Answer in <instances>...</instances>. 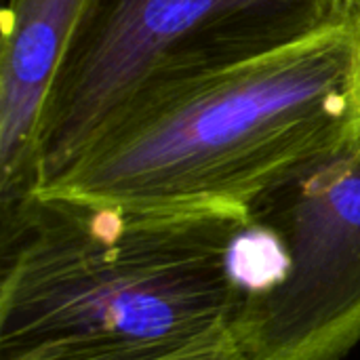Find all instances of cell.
Returning <instances> with one entry per match:
<instances>
[{
  "label": "cell",
  "instance_id": "obj_6",
  "mask_svg": "<svg viewBox=\"0 0 360 360\" xmlns=\"http://www.w3.org/2000/svg\"><path fill=\"white\" fill-rule=\"evenodd\" d=\"M154 360H247L245 354L238 350V346L234 344L232 338L219 340V342H211V344H202V346H194L169 356Z\"/></svg>",
  "mask_w": 360,
  "mask_h": 360
},
{
  "label": "cell",
  "instance_id": "obj_3",
  "mask_svg": "<svg viewBox=\"0 0 360 360\" xmlns=\"http://www.w3.org/2000/svg\"><path fill=\"white\" fill-rule=\"evenodd\" d=\"M352 21L360 0H86L42 112L40 186L129 114Z\"/></svg>",
  "mask_w": 360,
  "mask_h": 360
},
{
  "label": "cell",
  "instance_id": "obj_2",
  "mask_svg": "<svg viewBox=\"0 0 360 360\" xmlns=\"http://www.w3.org/2000/svg\"><path fill=\"white\" fill-rule=\"evenodd\" d=\"M360 129V21L188 84L108 129L38 196L247 211Z\"/></svg>",
  "mask_w": 360,
  "mask_h": 360
},
{
  "label": "cell",
  "instance_id": "obj_1",
  "mask_svg": "<svg viewBox=\"0 0 360 360\" xmlns=\"http://www.w3.org/2000/svg\"><path fill=\"white\" fill-rule=\"evenodd\" d=\"M247 211L36 196L0 228V360H154L232 338Z\"/></svg>",
  "mask_w": 360,
  "mask_h": 360
},
{
  "label": "cell",
  "instance_id": "obj_4",
  "mask_svg": "<svg viewBox=\"0 0 360 360\" xmlns=\"http://www.w3.org/2000/svg\"><path fill=\"white\" fill-rule=\"evenodd\" d=\"M272 268L238 310L247 360H344L360 346V129L257 196Z\"/></svg>",
  "mask_w": 360,
  "mask_h": 360
},
{
  "label": "cell",
  "instance_id": "obj_5",
  "mask_svg": "<svg viewBox=\"0 0 360 360\" xmlns=\"http://www.w3.org/2000/svg\"><path fill=\"white\" fill-rule=\"evenodd\" d=\"M86 0H6L0 32V228L38 196L42 112Z\"/></svg>",
  "mask_w": 360,
  "mask_h": 360
}]
</instances>
